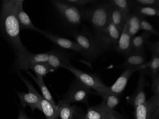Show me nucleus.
Wrapping results in <instances>:
<instances>
[{
    "mask_svg": "<svg viewBox=\"0 0 159 119\" xmlns=\"http://www.w3.org/2000/svg\"><path fill=\"white\" fill-rule=\"evenodd\" d=\"M18 119H32L29 118L25 113L23 112V111L20 110V111L19 114L18 118Z\"/></svg>",
    "mask_w": 159,
    "mask_h": 119,
    "instance_id": "36",
    "label": "nucleus"
},
{
    "mask_svg": "<svg viewBox=\"0 0 159 119\" xmlns=\"http://www.w3.org/2000/svg\"><path fill=\"white\" fill-rule=\"evenodd\" d=\"M24 1L16 0V11L20 30H31L39 33L40 30L35 26L30 18L23 8Z\"/></svg>",
    "mask_w": 159,
    "mask_h": 119,
    "instance_id": "16",
    "label": "nucleus"
},
{
    "mask_svg": "<svg viewBox=\"0 0 159 119\" xmlns=\"http://www.w3.org/2000/svg\"><path fill=\"white\" fill-rule=\"evenodd\" d=\"M143 30L144 32H146L151 35L154 34L158 36L159 35V32L144 18H142L141 20L140 30Z\"/></svg>",
    "mask_w": 159,
    "mask_h": 119,
    "instance_id": "30",
    "label": "nucleus"
},
{
    "mask_svg": "<svg viewBox=\"0 0 159 119\" xmlns=\"http://www.w3.org/2000/svg\"><path fill=\"white\" fill-rule=\"evenodd\" d=\"M142 17L138 14L132 12L128 16L126 25L128 32L129 35L134 37L140 30V24H141Z\"/></svg>",
    "mask_w": 159,
    "mask_h": 119,
    "instance_id": "20",
    "label": "nucleus"
},
{
    "mask_svg": "<svg viewBox=\"0 0 159 119\" xmlns=\"http://www.w3.org/2000/svg\"><path fill=\"white\" fill-rule=\"evenodd\" d=\"M85 117L88 119H110L109 112L104 111L99 104L89 107Z\"/></svg>",
    "mask_w": 159,
    "mask_h": 119,
    "instance_id": "26",
    "label": "nucleus"
},
{
    "mask_svg": "<svg viewBox=\"0 0 159 119\" xmlns=\"http://www.w3.org/2000/svg\"><path fill=\"white\" fill-rule=\"evenodd\" d=\"M110 119H121L117 112L112 111L109 112Z\"/></svg>",
    "mask_w": 159,
    "mask_h": 119,
    "instance_id": "35",
    "label": "nucleus"
},
{
    "mask_svg": "<svg viewBox=\"0 0 159 119\" xmlns=\"http://www.w3.org/2000/svg\"><path fill=\"white\" fill-rule=\"evenodd\" d=\"M152 90L154 95L159 96V74L152 76Z\"/></svg>",
    "mask_w": 159,
    "mask_h": 119,
    "instance_id": "32",
    "label": "nucleus"
},
{
    "mask_svg": "<svg viewBox=\"0 0 159 119\" xmlns=\"http://www.w3.org/2000/svg\"><path fill=\"white\" fill-rule=\"evenodd\" d=\"M134 109L135 119H159V96L154 95Z\"/></svg>",
    "mask_w": 159,
    "mask_h": 119,
    "instance_id": "6",
    "label": "nucleus"
},
{
    "mask_svg": "<svg viewBox=\"0 0 159 119\" xmlns=\"http://www.w3.org/2000/svg\"><path fill=\"white\" fill-rule=\"evenodd\" d=\"M95 94L102 97V101L99 105L104 111L110 112L116 108L120 102V97L107 93L99 89L95 91Z\"/></svg>",
    "mask_w": 159,
    "mask_h": 119,
    "instance_id": "15",
    "label": "nucleus"
},
{
    "mask_svg": "<svg viewBox=\"0 0 159 119\" xmlns=\"http://www.w3.org/2000/svg\"><path fill=\"white\" fill-rule=\"evenodd\" d=\"M27 73L33 79V80L35 81V83L38 85V86L40 88L41 92H42V94H43L42 96L48 102H50L54 107L58 108V104L57 105L56 104L54 99L52 98V95L50 91L48 90V88L47 87L45 83H44L43 78H37L36 77H35L29 71H27Z\"/></svg>",
    "mask_w": 159,
    "mask_h": 119,
    "instance_id": "22",
    "label": "nucleus"
},
{
    "mask_svg": "<svg viewBox=\"0 0 159 119\" xmlns=\"http://www.w3.org/2000/svg\"><path fill=\"white\" fill-rule=\"evenodd\" d=\"M145 52H130L125 56V60L120 67L125 69L128 68H137L145 70L147 63Z\"/></svg>",
    "mask_w": 159,
    "mask_h": 119,
    "instance_id": "14",
    "label": "nucleus"
},
{
    "mask_svg": "<svg viewBox=\"0 0 159 119\" xmlns=\"http://www.w3.org/2000/svg\"><path fill=\"white\" fill-rule=\"evenodd\" d=\"M63 23L69 27L77 29L84 21L86 8L70 4L66 1H52Z\"/></svg>",
    "mask_w": 159,
    "mask_h": 119,
    "instance_id": "4",
    "label": "nucleus"
},
{
    "mask_svg": "<svg viewBox=\"0 0 159 119\" xmlns=\"http://www.w3.org/2000/svg\"><path fill=\"white\" fill-rule=\"evenodd\" d=\"M87 119L85 117H83V118H81V119Z\"/></svg>",
    "mask_w": 159,
    "mask_h": 119,
    "instance_id": "37",
    "label": "nucleus"
},
{
    "mask_svg": "<svg viewBox=\"0 0 159 119\" xmlns=\"http://www.w3.org/2000/svg\"><path fill=\"white\" fill-rule=\"evenodd\" d=\"M39 33L42 34L47 39L58 45L60 48L66 50H70L78 53H82V48L75 41L63 38L46 30H40Z\"/></svg>",
    "mask_w": 159,
    "mask_h": 119,
    "instance_id": "13",
    "label": "nucleus"
},
{
    "mask_svg": "<svg viewBox=\"0 0 159 119\" xmlns=\"http://www.w3.org/2000/svg\"><path fill=\"white\" fill-rule=\"evenodd\" d=\"M145 74L144 70L140 71V76L136 88L133 94L127 98V103L133 106L134 108L146 101V95L144 89L147 85V81L145 77Z\"/></svg>",
    "mask_w": 159,
    "mask_h": 119,
    "instance_id": "10",
    "label": "nucleus"
},
{
    "mask_svg": "<svg viewBox=\"0 0 159 119\" xmlns=\"http://www.w3.org/2000/svg\"><path fill=\"white\" fill-rule=\"evenodd\" d=\"M111 5L110 11V21L122 31L128 17L126 16L118 9L115 6Z\"/></svg>",
    "mask_w": 159,
    "mask_h": 119,
    "instance_id": "19",
    "label": "nucleus"
},
{
    "mask_svg": "<svg viewBox=\"0 0 159 119\" xmlns=\"http://www.w3.org/2000/svg\"><path fill=\"white\" fill-rule=\"evenodd\" d=\"M16 1H3L0 13V28L2 34L14 49L16 58L26 54L28 50L20 38V26L17 17Z\"/></svg>",
    "mask_w": 159,
    "mask_h": 119,
    "instance_id": "1",
    "label": "nucleus"
},
{
    "mask_svg": "<svg viewBox=\"0 0 159 119\" xmlns=\"http://www.w3.org/2000/svg\"><path fill=\"white\" fill-rule=\"evenodd\" d=\"M29 69L34 71L37 78H43L49 72L54 71L47 62H36L30 66Z\"/></svg>",
    "mask_w": 159,
    "mask_h": 119,
    "instance_id": "27",
    "label": "nucleus"
},
{
    "mask_svg": "<svg viewBox=\"0 0 159 119\" xmlns=\"http://www.w3.org/2000/svg\"><path fill=\"white\" fill-rule=\"evenodd\" d=\"M132 38L133 37L128 32L125 24L115 49V51L125 57L131 51Z\"/></svg>",
    "mask_w": 159,
    "mask_h": 119,
    "instance_id": "17",
    "label": "nucleus"
},
{
    "mask_svg": "<svg viewBox=\"0 0 159 119\" xmlns=\"http://www.w3.org/2000/svg\"><path fill=\"white\" fill-rule=\"evenodd\" d=\"M151 35L150 34L143 32L141 34L133 37L130 52H145L146 43Z\"/></svg>",
    "mask_w": 159,
    "mask_h": 119,
    "instance_id": "21",
    "label": "nucleus"
},
{
    "mask_svg": "<svg viewBox=\"0 0 159 119\" xmlns=\"http://www.w3.org/2000/svg\"><path fill=\"white\" fill-rule=\"evenodd\" d=\"M109 2L112 6H115L126 17L132 12L131 1L128 0H111Z\"/></svg>",
    "mask_w": 159,
    "mask_h": 119,
    "instance_id": "29",
    "label": "nucleus"
},
{
    "mask_svg": "<svg viewBox=\"0 0 159 119\" xmlns=\"http://www.w3.org/2000/svg\"><path fill=\"white\" fill-rule=\"evenodd\" d=\"M140 71L137 68H128L125 69L124 72L121 73L119 77L112 85L110 87H107L101 89L102 91L107 93H111L121 97L122 93L125 90L128 81L131 76L135 71Z\"/></svg>",
    "mask_w": 159,
    "mask_h": 119,
    "instance_id": "11",
    "label": "nucleus"
},
{
    "mask_svg": "<svg viewBox=\"0 0 159 119\" xmlns=\"http://www.w3.org/2000/svg\"><path fill=\"white\" fill-rule=\"evenodd\" d=\"M15 66L20 70L28 71L30 66L36 62H47L48 52L45 53L35 54L29 51L26 54L16 58Z\"/></svg>",
    "mask_w": 159,
    "mask_h": 119,
    "instance_id": "12",
    "label": "nucleus"
},
{
    "mask_svg": "<svg viewBox=\"0 0 159 119\" xmlns=\"http://www.w3.org/2000/svg\"><path fill=\"white\" fill-rule=\"evenodd\" d=\"M75 42L82 48L81 54L87 60H95L106 51L94 34L83 26L80 31L72 34Z\"/></svg>",
    "mask_w": 159,
    "mask_h": 119,
    "instance_id": "3",
    "label": "nucleus"
},
{
    "mask_svg": "<svg viewBox=\"0 0 159 119\" xmlns=\"http://www.w3.org/2000/svg\"><path fill=\"white\" fill-rule=\"evenodd\" d=\"M92 93L91 89L76 79L63 96L61 100L70 104L74 103H83L87 104L88 98Z\"/></svg>",
    "mask_w": 159,
    "mask_h": 119,
    "instance_id": "5",
    "label": "nucleus"
},
{
    "mask_svg": "<svg viewBox=\"0 0 159 119\" xmlns=\"http://www.w3.org/2000/svg\"><path fill=\"white\" fill-rule=\"evenodd\" d=\"M131 5L146 6L159 8V0H134L131 1Z\"/></svg>",
    "mask_w": 159,
    "mask_h": 119,
    "instance_id": "31",
    "label": "nucleus"
},
{
    "mask_svg": "<svg viewBox=\"0 0 159 119\" xmlns=\"http://www.w3.org/2000/svg\"><path fill=\"white\" fill-rule=\"evenodd\" d=\"M145 73H149L152 76L159 73V55L152 54L151 60L145 64Z\"/></svg>",
    "mask_w": 159,
    "mask_h": 119,
    "instance_id": "28",
    "label": "nucleus"
},
{
    "mask_svg": "<svg viewBox=\"0 0 159 119\" xmlns=\"http://www.w3.org/2000/svg\"><path fill=\"white\" fill-rule=\"evenodd\" d=\"M18 74L29 90L27 93L24 92L19 93L16 91L20 100V105L23 108H25L26 106H29L33 112L35 109L41 110L40 100L38 96V92L30 81L22 76L20 73H18Z\"/></svg>",
    "mask_w": 159,
    "mask_h": 119,
    "instance_id": "8",
    "label": "nucleus"
},
{
    "mask_svg": "<svg viewBox=\"0 0 159 119\" xmlns=\"http://www.w3.org/2000/svg\"><path fill=\"white\" fill-rule=\"evenodd\" d=\"M147 49L152 52V54L159 55V42H150L147 41L146 43Z\"/></svg>",
    "mask_w": 159,
    "mask_h": 119,
    "instance_id": "33",
    "label": "nucleus"
},
{
    "mask_svg": "<svg viewBox=\"0 0 159 119\" xmlns=\"http://www.w3.org/2000/svg\"><path fill=\"white\" fill-rule=\"evenodd\" d=\"M86 8L84 20L88 21L93 29L94 35L106 51L111 48L107 39V27L110 23L111 5L109 1L94 2Z\"/></svg>",
    "mask_w": 159,
    "mask_h": 119,
    "instance_id": "2",
    "label": "nucleus"
},
{
    "mask_svg": "<svg viewBox=\"0 0 159 119\" xmlns=\"http://www.w3.org/2000/svg\"><path fill=\"white\" fill-rule=\"evenodd\" d=\"M38 96L40 100V111L44 114L46 119H58L59 117V106L58 108L54 107L39 93Z\"/></svg>",
    "mask_w": 159,
    "mask_h": 119,
    "instance_id": "18",
    "label": "nucleus"
},
{
    "mask_svg": "<svg viewBox=\"0 0 159 119\" xmlns=\"http://www.w3.org/2000/svg\"><path fill=\"white\" fill-rule=\"evenodd\" d=\"M67 2L78 7H84L89 3H93L95 1L92 0H66Z\"/></svg>",
    "mask_w": 159,
    "mask_h": 119,
    "instance_id": "34",
    "label": "nucleus"
},
{
    "mask_svg": "<svg viewBox=\"0 0 159 119\" xmlns=\"http://www.w3.org/2000/svg\"><path fill=\"white\" fill-rule=\"evenodd\" d=\"M47 63L55 71L61 68H65L70 64L74 53L68 52L60 47H55L48 52Z\"/></svg>",
    "mask_w": 159,
    "mask_h": 119,
    "instance_id": "7",
    "label": "nucleus"
},
{
    "mask_svg": "<svg viewBox=\"0 0 159 119\" xmlns=\"http://www.w3.org/2000/svg\"><path fill=\"white\" fill-rule=\"evenodd\" d=\"M61 119H73L76 112V107L60 100L58 104Z\"/></svg>",
    "mask_w": 159,
    "mask_h": 119,
    "instance_id": "25",
    "label": "nucleus"
},
{
    "mask_svg": "<svg viewBox=\"0 0 159 119\" xmlns=\"http://www.w3.org/2000/svg\"><path fill=\"white\" fill-rule=\"evenodd\" d=\"M132 12L138 14L142 17L159 16V8L146 6H136L131 5Z\"/></svg>",
    "mask_w": 159,
    "mask_h": 119,
    "instance_id": "24",
    "label": "nucleus"
},
{
    "mask_svg": "<svg viewBox=\"0 0 159 119\" xmlns=\"http://www.w3.org/2000/svg\"><path fill=\"white\" fill-rule=\"evenodd\" d=\"M121 32L122 31L119 28L110 21L107 27L106 34L111 47L113 46L114 49L116 47Z\"/></svg>",
    "mask_w": 159,
    "mask_h": 119,
    "instance_id": "23",
    "label": "nucleus"
},
{
    "mask_svg": "<svg viewBox=\"0 0 159 119\" xmlns=\"http://www.w3.org/2000/svg\"><path fill=\"white\" fill-rule=\"evenodd\" d=\"M65 68L73 73L79 80L92 90L96 91L99 89L106 87V86L101 79L93 73H87L76 68L73 65L69 64Z\"/></svg>",
    "mask_w": 159,
    "mask_h": 119,
    "instance_id": "9",
    "label": "nucleus"
}]
</instances>
